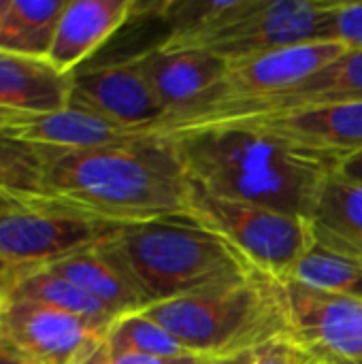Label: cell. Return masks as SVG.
<instances>
[{"label":"cell","instance_id":"obj_1","mask_svg":"<svg viewBox=\"0 0 362 364\" xmlns=\"http://www.w3.org/2000/svg\"><path fill=\"white\" fill-rule=\"evenodd\" d=\"M0 183L15 198L117 228L190 218L192 190L164 134L85 151L0 141Z\"/></svg>","mask_w":362,"mask_h":364},{"label":"cell","instance_id":"obj_2","mask_svg":"<svg viewBox=\"0 0 362 364\" xmlns=\"http://www.w3.org/2000/svg\"><path fill=\"white\" fill-rule=\"evenodd\" d=\"M169 136L192 190L307 220L333 166L243 124L222 122Z\"/></svg>","mask_w":362,"mask_h":364},{"label":"cell","instance_id":"obj_3","mask_svg":"<svg viewBox=\"0 0 362 364\" xmlns=\"http://www.w3.org/2000/svg\"><path fill=\"white\" fill-rule=\"evenodd\" d=\"M105 245L147 307L228 288L258 273L235 247L192 218L124 226Z\"/></svg>","mask_w":362,"mask_h":364},{"label":"cell","instance_id":"obj_4","mask_svg":"<svg viewBox=\"0 0 362 364\" xmlns=\"http://www.w3.org/2000/svg\"><path fill=\"white\" fill-rule=\"evenodd\" d=\"M143 314L196 358L254 352L290 335L282 284L260 273L228 288L151 305Z\"/></svg>","mask_w":362,"mask_h":364},{"label":"cell","instance_id":"obj_5","mask_svg":"<svg viewBox=\"0 0 362 364\" xmlns=\"http://www.w3.org/2000/svg\"><path fill=\"white\" fill-rule=\"evenodd\" d=\"M119 228L75 213L0 196V284L9 292L21 279L96 247Z\"/></svg>","mask_w":362,"mask_h":364},{"label":"cell","instance_id":"obj_6","mask_svg":"<svg viewBox=\"0 0 362 364\" xmlns=\"http://www.w3.org/2000/svg\"><path fill=\"white\" fill-rule=\"evenodd\" d=\"M344 51L348 49L341 43L320 41L233 62L220 85L188 111L173 117L160 134L224 122L250 105L292 90Z\"/></svg>","mask_w":362,"mask_h":364},{"label":"cell","instance_id":"obj_7","mask_svg":"<svg viewBox=\"0 0 362 364\" xmlns=\"http://www.w3.org/2000/svg\"><path fill=\"white\" fill-rule=\"evenodd\" d=\"M190 218L222 237L254 271L275 282H286L314 247L309 226L299 215L233 203L196 190L190 196Z\"/></svg>","mask_w":362,"mask_h":364},{"label":"cell","instance_id":"obj_8","mask_svg":"<svg viewBox=\"0 0 362 364\" xmlns=\"http://www.w3.org/2000/svg\"><path fill=\"white\" fill-rule=\"evenodd\" d=\"M331 19L333 2L326 0H250L235 19L179 51H209L233 64L305 43L333 41Z\"/></svg>","mask_w":362,"mask_h":364},{"label":"cell","instance_id":"obj_9","mask_svg":"<svg viewBox=\"0 0 362 364\" xmlns=\"http://www.w3.org/2000/svg\"><path fill=\"white\" fill-rule=\"evenodd\" d=\"M107 331L38 303L4 301L0 311V341L34 364H85Z\"/></svg>","mask_w":362,"mask_h":364},{"label":"cell","instance_id":"obj_10","mask_svg":"<svg viewBox=\"0 0 362 364\" xmlns=\"http://www.w3.org/2000/svg\"><path fill=\"white\" fill-rule=\"evenodd\" d=\"M290 337L316 363L341 364L362 358V301L280 282Z\"/></svg>","mask_w":362,"mask_h":364},{"label":"cell","instance_id":"obj_11","mask_svg":"<svg viewBox=\"0 0 362 364\" xmlns=\"http://www.w3.org/2000/svg\"><path fill=\"white\" fill-rule=\"evenodd\" d=\"M68 105L139 132L160 134L169 119V111L132 58L119 64L79 68L70 77Z\"/></svg>","mask_w":362,"mask_h":364},{"label":"cell","instance_id":"obj_12","mask_svg":"<svg viewBox=\"0 0 362 364\" xmlns=\"http://www.w3.org/2000/svg\"><path fill=\"white\" fill-rule=\"evenodd\" d=\"M237 122L250 124L335 171L362 151V102L307 107Z\"/></svg>","mask_w":362,"mask_h":364},{"label":"cell","instance_id":"obj_13","mask_svg":"<svg viewBox=\"0 0 362 364\" xmlns=\"http://www.w3.org/2000/svg\"><path fill=\"white\" fill-rule=\"evenodd\" d=\"M147 136H154V132L128 130L70 105L45 115L0 117V141L47 151L100 149Z\"/></svg>","mask_w":362,"mask_h":364},{"label":"cell","instance_id":"obj_14","mask_svg":"<svg viewBox=\"0 0 362 364\" xmlns=\"http://www.w3.org/2000/svg\"><path fill=\"white\" fill-rule=\"evenodd\" d=\"M132 62L169 111L166 124L211 94L228 70V62L209 51H169L160 45L134 55Z\"/></svg>","mask_w":362,"mask_h":364},{"label":"cell","instance_id":"obj_15","mask_svg":"<svg viewBox=\"0 0 362 364\" xmlns=\"http://www.w3.org/2000/svg\"><path fill=\"white\" fill-rule=\"evenodd\" d=\"M134 13V0H68L47 55L49 64L75 75Z\"/></svg>","mask_w":362,"mask_h":364},{"label":"cell","instance_id":"obj_16","mask_svg":"<svg viewBox=\"0 0 362 364\" xmlns=\"http://www.w3.org/2000/svg\"><path fill=\"white\" fill-rule=\"evenodd\" d=\"M344 102H362V49H348L324 68L301 81L288 92L271 96L262 102L250 105L224 122L275 115L307 107L322 105H344ZM222 124V122H218Z\"/></svg>","mask_w":362,"mask_h":364},{"label":"cell","instance_id":"obj_17","mask_svg":"<svg viewBox=\"0 0 362 364\" xmlns=\"http://www.w3.org/2000/svg\"><path fill=\"white\" fill-rule=\"evenodd\" d=\"M70 77L49 60L0 51V117L45 115L68 107Z\"/></svg>","mask_w":362,"mask_h":364},{"label":"cell","instance_id":"obj_18","mask_svg":"<svg viewBox=\"0 0 362 364\" xmlns=\"http://www.w3.org/2000/svg\"><path fill=\"white\" fill-rule=\"evenodd\" d=\"M307 226L316 247L362 260V183L333 173L320 186Z\"/></svg>","mask_w":362,"mask_h":364},{"label":"cell","instance_id":"obj_19","mask_svg":"<svg viewBox=\"0 0 362 364\" xmlns=\"http://www.w3.org/2000/svg\"><path fill=\"white\" fill-rule=\"evenodd\" d=\"M49 271L85 290L115 318L147 309V301L105 243L73 254L49 267Z\"/></svg>","mask_w":362,"mask_h":364},{"label":"cell","instance_id":"obj_20","mask_svg":"<svg viewBox=\"0 0 362 364\" xmlns=\"http://www.w3.org/2000/svg\"><path fill=\"white\" fill-rule=\"evenodd\" d=\"M68 0H11L0 21V51L47 60Z\"/></svg>","mask_w":362,"mask_h":364},{"label":"cell","instance_id":"obj_21","mask_svg":"<svg viewBox=\"0 0 362 364\" xmlns=\"http://www.w3.org/2000/svg\"><path fill=\"white\" fill-rule=\"evenodd\" d=\"M6 301H26V303H38L58 311H66L73 316H79L83 320H90L98 326L109 328L117 318L102 307L96 299H92L85 290L75 286L73 282L64 279L62 275L45 269L38 271L19 284H15L6 292Z\"/></svg>","mask_w":362,"mask_h":364},{"label":"cell","instance_id":"obj_22","mask_svg":"<svg viewBox=\"0 0 362 364\" xmlns=\"http://www.w3.org/2000/svg\"><path fill=\"white\" fill-rule=\"evenodd\" d=\"M292 282L307 288L362 301V260L312 247L290 273Z\"/></svg>","mask_w":362,"mask_h":364},{"label":"cell","instance_id":"obj_23","mask_svg":"<svg viewBox=\"0 0 362 364\" xmlns=\"http://www.w3.org/2000/svg\"><path fill=\"white\" fill-rule=\"evenodd\" d=\"M109 352H134L158 358H190L192 354L143 311L117 318L102 341Z\"/></svg>","mask_w":362,"mask_h":364},{"label":"cell","instance_id":"obj_24","mask_svg":"<svg viewBox=\"0 0 362 364\" xmlns=\"http://www.w3.org/2000/svg\"><path fill=\"white\" fill-rule=\"evenodd\" d=\"M331 38L346 49H362V0L333 2Z\"/></svg>","mask_w":362,"mask_h":364},{"label":"cell","instance_id":"obj_25","mask_svg":"<svg viewBox=\"0 0 362 364\" xmlns=\"http://www.w3.org/2000/svg\"><path fill=\"white\" fill-rule=\"evenodd\" d=\"M314 358L290 337H277L256 350L254 364H312Z\"/></svg>","mask_w":362,"mask_h":364},{"label":"cell","instance_id":"obj_26","mask_svg":"<svg viewBox=\"0 0 362 364\" xmlns=\"http://www.w3.org/2000/svg\"><path fill=\"white\" fill-rule=\"evenodd\" d=\"M203 358L190 356V358H158L147 354H134V352H109L105 346H100L92 358L85 364H201Z\"/></svg>","mask_w":362,"mask_h":364},{"label":"cell","instance_id":"obj_27","mask_svg":"<svg viewBox=\"0 0 362 364\" xmlns=\"http://www.w3.org/2000/svg\"><path fill=\"white\" fill-rule=\"evenodd\" d=\"M341 177L350 179V181H361L362 183V151L356 154L354 158H350L348 162L341 164V168L337 171Z\"/></svg>","mask_w":362,"mask_h":364},{"label":"cell","instance_id":"obj_28","mask_svg":"<svg viewBox=\"0 0 362 364\" xmlns=\"http://www.w3.org/2000/svg\"><path fill=\"white\" fill-rule=\"evenodd\" d=\"M256 360V350L254 352H241L235 356H226V358H203L201 364H254Z\"/></svg>","mask_w":362,"mask_h":364},{"label":"cell","instance_id":"obj_29","mask_svg":"<svg viewBox=\"0 0 362 364\" xmlns=\"http://www.w3.org/2000/svg\"><path fill=\"white\" fill-rule=\"evenodd\" d=\"M0 364H34L28 358H23L21 354H17L15 350H11L9 346H4L0 341Z\"/></svg>","mask_w":362,"mask_h":364},{"label":"cell","instance_id":"obj_30","mask_svg":"<svg viewBox=\"0 0 362 364\" xmlns=\"http://www.w3.org/2000/svg\"><path fill=\"white\" fill-rule=\"evenodd\" d=\"M9 4H11V0H0V21H2V17H4V13H6Z\"/></svg>","mask_w":362,"mask_h":364},{"label":"cell","instance_id":"obj_31","mask_svg":"<svg viewBox=\"0 0 362 364\" xmlns=\"http://www.w3.org/2000/svg\"><path fill=\"white\" fill-rule=\"evenodd\" d=\"M4 301H6V292H4V288H2V284H0V311H2V307H4Z\"/></svg>","mask_w":362,"mask_h":364},{"label":"cell","instance_id":"obj_32","mask_svg":"<svg viewBox=\"0 0 362 364\" xmlns=\"http://www.w3.org/2000/svg\"><path fill=\"white\" fill-rule=\"evenodd\" d=\"M341 364H362V358L361 360H356V363H341Z\"/></svg>","mask_w":362,"mask_h":364},{"label":"cell","instance_id":"obj_33","mask_svg":"<svg viewBox=\"0 0 362 364\" xmlns=\"http://www.w3.org/2000/svg\"><path fill=\"white\" fill-rule=\"evenodd\" d=\"M4 194V188H2V183H0V196Z\"/></svg>","mask_w":362,"mask_h":364},{"label":"cell","instance_id":"obj_34","mask_svg":"<svg viewBox=\"0 0 362 364\" xmlns=\"http://www.w3.org/2000/svg\"><path fill=\"white\" fill-rule=\"evenodd\" d=\"M312 364H326V363H316V360H314V363H312Z\"/></svg>","mask_w":362,"mask_h":364}]
</instances>
